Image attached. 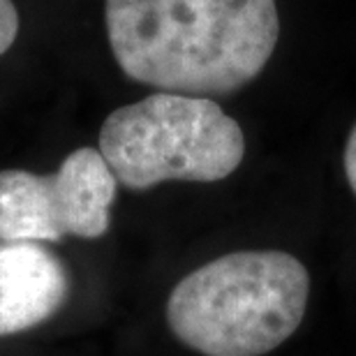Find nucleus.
<instances>
[{"mask_svg": "<svg viewBox=\"0 0 356 356\" xmlns=\"http://www.w3.org/2000/svg\"><path fill=\"white\" fill-rule=\"evenodd\" d=\"M109 44L127 79L181 95H229L275 51V0H104Z\"/></svg>", "mask_w": 356, "mask_h": 356, "instance_id": "f257e3e1", "label": "nucleus"}, {"mask_svg": "<svg viewBox=\"0 0 356 356\" xmlns=\"http://www.w3.org/2000/svg\"><path fill=\"white\" fill-rule=\"evenodd\" d=\"M310 275L294 254L243 250L185 275L169 294L167 324L204 356H264L294 336Z\"/></svg>", "mask_w": 356, "mask_h": 356, "instance_id": "f03ea898", "label": "nucleus"}, {"mask_svg": "<svg viewBox=\"0 0 356 356\" xmlns=\"http://www.w3.org/2000/svg\"><path fill=\"white\" fill-rule=\"evenodd\" d=\"M99 153L127 190L165 181L216 183L243 162L241 125L209 97L155 92L106 116Z\"/></svg>", "mask_w": 356, "mask_h": 356, "instance_id": "7ed1b4c3", "label": "nucleus"}, {"mask_svg": "<svg viewBox=\"0 0 356 356\" xmlns=\"http://www.w3.org/2000/svg\"><path fill=\"white\" fill-rule=\"evenodd\" d=\"M118 181L99 148H76L56 174L0 172V243H54L109 229Z\"/></svg>", "mask_w": 356, "mask_h": 356, "instance_id": "20e7f679", "label": "nucleus"}, {"mask_svg": "<svg viewBox=\"0 0 356 356\" xmlns=\"http://www.w3.org/2000/svg\"><path fill=\"white\" fill-rule=\"evenodd\" d=\"M67 270L40 243H0V338L47 322L65 303Z\"/></svg>", "mask_w": 356, "mask_h": 356, "instance_id": "39448f33", "label": "nucleus"}, {"mask_svg": "<svg viewBox=\"0 0 356 356\" xmlns=\"http://www.w3.org/2000/svg\"><path fill=\"white\" fill-rule=\"evenodd\" d=\"M19 35V12L12 0H0V56L14 44Z\"/></svg>", "mask_w": 356, "mask_h": 356, "instance_id": "423d86ee", "label": "nucleus"}, {"mask_svg": "<svg viewBox=\"0 0 356 356\" xmlns=\"http://www.w3.org/2000/svg\"><path fill=\"white\" fill-rule=\"evenodd\" d=\"M345 174L347 181H350V188L356 195V125L352 127L350 137H347L345 144Z\"/></svg>", "mask_w": 356, "mask_h": 356, "instance_id": "0eeeda50", "label": "nucleus"}]
</instances>
